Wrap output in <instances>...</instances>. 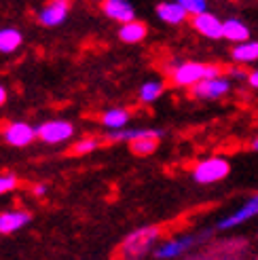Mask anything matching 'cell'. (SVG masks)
<instances>
[{"label": "cell", "instance_id": "cell-11", "mask_svg": "<svg viewBox=\"0 0 258 260\" xmlns=\"http://www.w3.org/2000/svg\"><path fill=\"white\" fill-rule=\"evenodd\" d=\"M192 28H195L201 36L210 38V41H220L222 38V21L218 19V15H214L210 11L192 15Z\"/></svg>", "mask_w": 258, "mask_h": 260}, {"label": "cell", "instance_id": "cell-8", "mask_svg": "<svg viewBox=\"0 0 258 260\" xmlns=\"http://www.w3.org/2000/svg\"><path fill=\"white\" fill-rule=\"evenodd\" d=\"M70 15V0H49V3L38 11V23L45 28H57Z\"/></svg>", "mask_w": 258, "mask_h": 260}, {"label": "cell", "instance_id": "cell-28", "mask_svg": "<svg viewBox=\"0 0 258 260\" xmlns=\"http://www.w3.org/2000/svg\"><path fill=\"white\" fill-rule=\"evenodd\" d=\"M32 192L36 194V197H43V194L47 192V184H34L32 186Z\"/></svg>", "mask_w": 258, "mask_h": 260}, {"label": "cell", "instance_id": "cell-26", "mask_svg": "<svg viewBox=\"0 0 258 260\" xmlns=\"http://www.w3.org/2000/svg\"><path fill=\"white\" fill-rule=\"evenodd\" d=\"M229 79H237V81H243V79H248V72L239 68V66H233V68H229Z\"/></svg>", "mask_w": 258, "mask_h": 260}, {"label": "cell", "instance_id": "cell-27", "mask_svg": "<svg viewBox=\"0 0 258 260\" xmlns=\"http://www.w3.org/2000/svg\"><path fill=\"white\" fill-rule=\"evenodd\" d=\"M248 83H250L252 89H258V70H254V72L248 74Z\"/></svg>", "mask_w": 258, "mask_h": 260}, {"label": "cell", "instance_id": "cell-10", "mask_svg": "<svg viewBox=\"0 0 258 260\" xmlns=\"http://www.w3.org/2000/svg\"><path fill=\"white\" fill-rule=\"evenodd\" d=\"M3 138L9 146H15V148H23L34 142L36 138V127H32L30 123H23V121H15L7 125V129L3 132Z\"/></svg>", "mask_w": 258, "mask_h": 260}, {"label": "cell", "instance_id": "cell-4", "mask_svg": "<svg viewBox=\"0 0 258 260\" xmlns=\"http://www.w3.org/2000/svg\"><path fill=\"white\" fill-rule=\"evenodd\" d=\"M248 250H250V245L246 239L233 237V239H222V241L210 243L208 248L188 256V260H246Z\"/></svg>", "mask_w": 258, "mask_h": 260}, {"label": "cell", "instance_id": "cell-25", "mask_svg": "<svg viewBox=\"0 0 258 260\" xmlns=\"http://www.w3.org/2000/svg\"><path fill=\"white\" fill-rule=\"evenodd\" d=\"M19 184V178L15 174H3L0 176V194H7L11 190H15Z\"/></svg>", "mask_w": 258, "mask_h": 260}, {"label": "cell", "instance_id": "cell-9", "mask_svg": "<svg viewBox=\"0 0 258 260\" xmlns=\"http://www.w3.org/2000/svg\"><path fill=\"white\" fill-rule=\"evenodd\" d=\"M258 216V194H254V197H250L246 203H243L241 207H237V210L233 214H229L224 218H220L216 222V229L218 231H229V229H235L243 222H248V220L256 218Z\"/></svg>", "mask_w": 258, "mask_h": 260}, {"label": "cell", "instance_id": "cell-6", "mask_svg": "<svg viewBox=\"0 0 258 260\" xmlns=\"http://www.w3.org/2000/svg\"><path fill=\"white\" fill-rule=\"evenodd\" d=\"M74 136V125L70 121H45L36 127V138L45 142V144H61V142H68Z\"/></svg>", "mask_w": 258, "mask_h": 260}, {"label": "cell", "instance_id": "cell-15", "mask_svg": "<svg viewBox=\"0 0 258 260\" xmlns=\"http://www.w3.org/2000/svg\"><path fill=\"white\" fill-rule=\"evenodd\" d=\"M138 138H163L161 129H110L106 134L108 142H132Z\"/></svg>", "mask_w": 258, "mask_h": 260}, {"label": "cell", "instance_id": "cell-13", "mask_svg": "<svg viewBox=\"0 0 258 260\" xmlns=\"http://www.w3.org/2000/svg\"><path fill=\"white\" fill-rule=\"evenodd\" d=\"M32 222V214L25 210H11L0 214V233L3 235H11V233L21 231L25 224Z\"/></svg>", "mask_w": 258, "mask_h": 260}, {"label": "cell", "instance_id": "cell-29", "mask_svg": "<svg viewBox=\"0 0 258 260\" xmlns=\"http://www.w3.org/2000/svg\"><path fill=\"white\" fill-rule=\"evenodd\" d=\"M5 102H7V89L0 85V106H5Z\"/></svg>", "mask_w": 258, "mask_h": 260}, {"label": "cell", "instance_id": "cell-21", "mask_svg": "<svg viewBox=\"0 0 258 260\" xmlns=\"http://www.w3.org/2000/svg\"><path fill=\"white\" fill-rule=\"evenodd\" d=\"M159 140L161 138H138V140L127 142V144L132 148V152L138 154V157H148V154H152L159 148Z\"/></svg>", "mask_w": 258, "mask_h": 260}, {"label": "cell", "instance_id": "cell-19", "mask_svg": "<svg viewBox=\"0 0 258 260\" xmlns=\"http://www.w3.org/2000/svg\"><path fill=\"white\" fill-rule=\"evenodd\" d=\"M23 43V34L17 28H0V53H15Z\"/></svg>", "mask_w": 258, "mask_h": 260}, {"label": "cell", "instance_id": "cell-30", "mask_svg": "<svg viewBox=\"0 0 258 260\" xmlns=\"http://www.w3.org/2000/svg\"><path fill=\"white\" fill-rule=\"evenodd\" d=\"M252 150H258V138L252 142Z\"/></svg>", "mask_w": 258, "mask_h": 260}, {"label": "cell", "instance_id": "cell-7", "mask_svg": "<svg viewBox=\"0 0 258 260\" xmlns=\"http://www.w3.org/2000/svg\"><path fill=\"white\" fill-rule=\"evenodd\" d=\"M231 91V79L229 76H214V79H203L197 85L190 87V95L197 100H220Z\"/></svg>", "mask_w": 258, "mask_h": 260}, {"label": "cell", "instance_id": "cell-3", "mask_svg": "<svg viewBox=\"0 0 258 260\" xmlns=\"http://www.w3.org/2000/svg\"><path fill=\"white\" fill-rule=\"evenodd\" d=\"M210 237H212L210 231H201V233H188V235H182V237L167 239L152 250V256L157 260H178V258L190 254L195 248H199V245L205 243Z\"/></svg>", "mask_w": 258, "mask_h": 260}, {"label": "cell", "instance_id": "cell-17", "mask_svg": "<svg viewBox=\"0 0 258 260\" xmlns=\"http://www.w3.org/2000/svg\"><path fill=\"white\" fill-rule=\"evenodd\" d=\"M222 38L231 43H243L250 38V28L241 19L229 17L227 21H222Z\"/></svg>", "mask_w": 258, "mask_h": 260}, {"label": "cell", "instance_id": "cell-24", "mask_svg": "<svg viewBox=\"0 0 258 260\" xmlns=\"http://www.w3.org/2000/svg\"><path fill=\"white\" fill-rule=\"evenodd\" d=\"M178 5H182L188 15H197V13H203L208 11V0H176Z\"/></svg>", "mask_w": 258, "mask_h": 260}, {"label": "cell", "instance_id": "cell-18", "mask_svg": "<svg viewBox=\"0 0 258 260\" xmlns=\"http://www.w3.org/2000/svg\"><path fill=\"white\" fill-rule=\"evenodd\" d=\"M231 57L237 63H252L258 59V41H243V43H235L233 51H231Z\"/></svg>", "mask_w": 258, "mask_h": 260}, {"label": "cell", "instance_id": "cell-23", "mask_svg": "<svg viewBox=\"0 0 258 260\" xmlns=\"http://www.w3.org/2000/svg\"><path fill=\"white\" fill-rule=\"evenodd\" d=\"M98 146H100V140L98 138H83L79 142H74L72 154H89V152L98 150Z\"/></svg>", "mask_w": 258, "mask_h": 260}, {"label": "cell", "instance_id": "cell-2", "mask_svg": "<svg viewBox=\"0 0 258 260\" xmlns=\"http://www.w3.org/2000/svg\"><path fill=\"white\" fill-rule=\"evenodd\" d=\"M172 76V83L178 87H192L203 79H214L220 76L222 68L218 63H201V61H178L167 68Z\"/></svg>", "mask_w": 258, "mask_h": 260}, {"label": "cell", "instance_id": "cell-14", "mask_svg": "<svg viewBox=\"0 0 258 260\" xmlns=\"http://www.w3.org/2000/svg\"><path fill=\"white\" fill-rule=\"evenodd\" d=\"M157 15H159V19L165 21V23L180 25V23L186 21L188 11H186L182 5H178L176 0H163V3L157 5Z\"/></svg>", "mask_w": 258, "mask_h": 260}, {"label": "cell", "instance_id": "cell-5", "mask_svg": "<svg viewBox=\"0 0 258 260\" xmlns=\"http://www.w3.org/2000/svg\"><path fill=\"white\" fill-rule=\"evenodd\" d=\"M231 165L224 157H210L199 161L195 167H192V180L197 184H216L229 176Z\"/></svg>", "mask_w": 258, "mask_h": 260}, {"label": "cell", "instance_id": "cell-22", "mask_svg": "<svg viewBox=\"0 0 258 260\" xmlns=\"http://www.w3.org/2000/svg\"><path fill=\"white\" fill-rule=\"evenodd\" d=\"M163 89L165 87H163L161 81H146V83H142L138 95L144 104H152V102H157L163 95Z\"/></svg>", "mask_w": 258, "mask_h": 260}, {"label": "cell", "instance_id": "cell-1", "mask_svg": "<svg viewBox=\"0 0 258 260\" xmlns=\"http://www.w3.org/2000/svg\"><path fill=\"white\" fill-rule=\"evenodd\" d=\"M161 239L159 226H142L132 231L119 245V260H144L152 250L157 248V241Z\"/></svg>", "mask_w": 258, "mask_h": 260}, {"label": "cell", "instance_id": "cell-20", "mask_svg": "<svg viewBox=\"0 0 258 260\" xmlns=\"http://www.w3.org/2000/svg\"><path fill=\"white\" fill-rule=\"evenodd\" d=\"M129 119H132L129 110H125V108H110V110H106L104 114H102V125H104L108 132H110V129H123V127H127Z\"/></svg>", "mask_w": 258, "mask_h": 260}, {"label": "cell", "instance_id": "cell-12", "mask_svg": "<svg viewBox=\"0 0 258 260\" xmlns=\"http://www.w3.org/2000/svg\"><path fill=\"white\" fill-rule=\"evenodd\" d=\"M102 13L119 23L136 19V9L129 0H102Z\"/></svg>", "mask_w": 258, "mask_h": 260}, {"label": "cell", "instance_id": "cell-16", "mask_svg": "<svg viewBox=\"0 0 258 260\" xmlns=\"http://www.w3.org/2000/svg\"><path fill=\"white\" fill-rule=\"evenodd\" d=\"M148 34V28L146 23H142L138 19H132V21H125L121 23V30H119V38L127 45H136V43H142Z\"/></svg>", "mask_w": 258, "mask_h": 260}]
</instances>
